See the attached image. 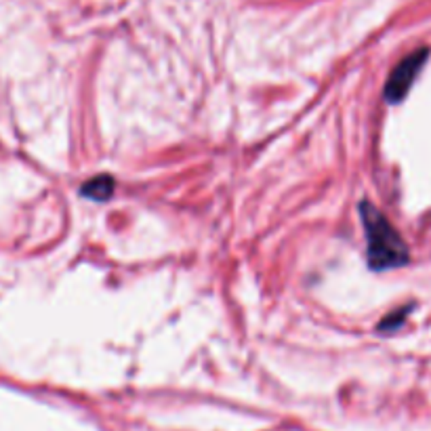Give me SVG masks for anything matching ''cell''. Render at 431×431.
<instances>
[{
  "mask_svg": "<svg viewBox=\"0 0 431 431\" xmlns=\"http://www.w3.org/2000/svg\"><path fill=\"white\" fill-rule=\"evenodd\" d=\"M360 217L366 232V259L374 272H385V269L402 267L408 263V246L398 230L389 223L385 214L376 208L372 202H360Z\"/></svg>",
  "mask_w": 431,
  "mask_h": 431,
  "instance_id": "1",
  "label": "cell"
},
{
  "mask_svg": "<svg viewBox=\"0 0 431 431\" xmlns=\"http://www.w3.org/2000/svg\"><path fill=\"white\" fill-rule=\"evenodd\" d=\"M114 190H116V179L112 175H97V177H91L80 187V194L89 200L105 202V200L112 198Z\"/></svg>",
  "mask_w": 431,
  "mask_h": 431,
  "instance_id": "3",
  "label": "cell"
},
{
  "mask_svg": "<svg viewBox=\"0 0 431 431\" xmlns=\"http://www.w3.org/2000/svg\"><path fill=\"white\" fill-rule=\"evenodd\" d=\"M412 309V305H406V307H402V309H398V311H394V313H389L385 320H381L379 322V329L381 333H394V331H398L404 322H406V315H408V311Z\"/></svg>",
  "mask_w": 431,
  "mask_h": 431,
  "instance_id": "4",
  "label": "cell"
},
{
  "mask_svg": "<svg viewBox=\"0 0 431 431\" xmlns=\"http://www.w3.org/2000/svg\"><path fill=\"white\" fill-rule=\"evenodd\" d=\"M427 57H429V48H419V51L410 53L408 57H404V59L392 70V74H389V78H387V84H385V91H383V95H385V99H387L389 103H400V101H404V97L408 95L410 86L414 84L419 72L423 70Z\"/></svg>",
  "mask_w": 431,
  "mask_h": 431,
  "instance_id": "2",
  "label": "cell"
}]
</instances>
